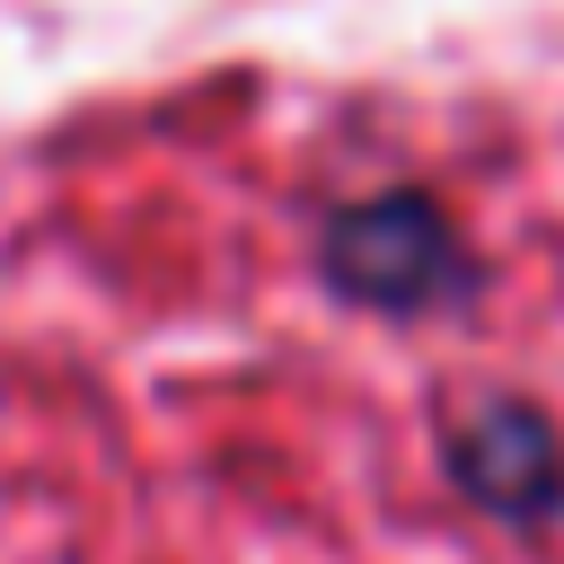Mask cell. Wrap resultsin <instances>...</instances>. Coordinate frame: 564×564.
Segmentation results:
<instances>
[{
    "instance_id": "6da1fadb",
    "label": "cell",
    "mask_w": 564,
    "mask_h": 564,
    "mask_svg": "<svg viewBox=\"0 0 564 564\" xmlns=\"http://www.w3.org/2000/svg\"><path fill=\"white\" fill-rule=\"evenodd\" d=\"M326 282L361 308H388V317H414V308H441L467 291V238L449 229V212L414 185L397 194H361L326 220Z\"/></svg>"
},
{
    "instance_id": "7a4b0ae2",
    "label": "cell",
    "mask_w": 564,
    "mask_h": 564,
    "mask_svg": "<svg viewBox=\"0 0 564 564\" xmlns=\"http://www.w3.org/2000/svg\"><path fill=\"white\" fill-rule=\"evenodd\" d=\"M441 467L502 529H546L564 511V432L529 397H476L467 414H449Z\"/></svg>"
}]
</instances>
